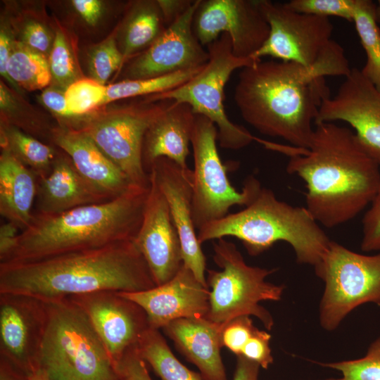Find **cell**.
<instances>
[{
	"label": "cell",
	"mask_w": 380,
	"mask_h": 380,
	"mask_svg": "<svg viewBox=\"0 0 380 380\" xmlns=\"http://www.w3.org/2000/svg\"><path fill=\"white\" fill-rule=\"evenodd\" d=\"M351 69L343 47L331 40L309 67L260 60L241 69L234 99L243 119L258 132L307 148L322 101L329 96L325 77H345Z\"/></svg>",
	"instance_id": "cell-1"
},
{
	"label": "cell",
	"mask_w": 380,
	"mask_h": 380,
	"mask_svg": "<svg viewBox=\"0 0 380 380\" xmlns=\"http://www.w3.org/2000/svg\"><path fill=\"white\" fill-rule=\"evenodd\" d=\"M286 172L305 184V208L327 228L355 218L374 199L380 166L354 132L335 122L315 123L307 148L292 147Z\"/></svg>",
	"instance_id": "cell-2"
},
{
	"label": "cell",
	"mask_w": 380,
	"mask_h": 380,
	"mask_svg": "<svg viewBox=\"0 0 380 380\" xmlns=\"http://www.w3.org/2000/svg\"><path fill=\"white\" fill-rule=\"evenodd\" d=\"M156 286L134 239L29 262L0 263V293L45 302L99 291L137 292Z\"/></svg>",
	"instance_id": "cell-3"
},
{
	"label": "cell",
	"mask_w": 380,
	"mask_h": 380,
	"mask_svg": "<svg viewBox=\"0 0 380 380\" xmlns=\"http://www.w3.org/2000/svg\"><path fill=\"white\" fill-rule=\"evenodd\" d=\"M148 189L149 186L132 185L121 196L101 203L57 214L34 212L4 262L34 261L134 239Z\"/></svg>",
	"instance_id": "cell-4"
},
{
	"label": "cell",
	"mask_w": 380,
	"mask_h": 380,
	"mask_svg": "<svg viewBox=\"0 0 380 380\" xmlns=\"http://www.w3.org/2000/svg\"><path fill=\"white\" fill-rule=\"evenodd\" d=\"M226 236L240 240L253 256L278 241L286 242L293 248L299 264L314 267L331 241L305 207L280 201L271 189L264 187L243 209L203 225L197 233L201 244Z\"/></svg>",
	"instance_id": "cell-5"
},
{
	"label": "cell",
	"mask_w": 380,
	"mask_h": 380,
	"mask_svg": "<svg viewBox=\"0 0 380 380\" xmlns=\"http://www.w3.org/2000/svg\"><path fill=\"white\" fill-rule=\"evenodd\" d=\"M39 368L49 380H121L85 312L69 298L46 302Z\"/></svg>",
	"instance_id": "cell-6"
},
{
	"label": "cell",
	"mask_w": 380,
	"mask_h": 380,
	"mask_svg": "<svg viewBox=\"0 0 380 380\" xmlns=\"http://www.w3.org/2000/svg\"><path fill=\"white\" fill-rule=\"evenodd\" d=\"M213 260L221 270H207L206 281L211 290L205 318L223 324L238 317L253 315L270 330L273 318L259 303L281 298L284 286L266 281L276 269L247 265L235 244L224 238L213 242Z\"/></svg>",
	"instance_id": "cell-7"
},
{
	"label": "cell",
	"mask_w": 380,
	"mask_h": 380,
	"mask_svg": "<svg viewBox=\"0 0 380 380\" xmlns=\"http://www.w3.org/2000/svg\"><path fill=\"white\" fill-rule=\"evenodd\" d=\"M207 50L209 60L199 72L172 89L152 94L151 101L170 100L189 105L194 114L203 115L215 124L220 147L241 149L255 141L256 137L243 126L229 120L224 106V90L235 70L253 65L257 61L235 56L227 33L208 44Z\"/></svg>",
	"instance_id": "cell-8"
},
{
	"label": "cell",
	"mask_w": 380,
	"mask_h": 380,
	"mask_svg": "<svg viewBox=\"0 0 380 380\" xmlns=\"http://www.w3.org/2000/svg\"><path fill=\"white\" fill-rule=\"evenodd\" d=\"M217 141L215 124L206 117L195 114L191 145L194 157L192 213L197 230L226 216L234 205L247 206L262 189L253 176L246 179L241 191L232 185Z\"/></svg>",
	"instance_id": "cell-9"
},
{
	"label": "cell",
	"mask_w": 380,
	"mask_h": 380,
	"mask_svg": "<svg viewBox=\"0 0 380 380\" xmlns=\"http://www.w3.org/2000/svg\"><path fill=\"white\" fill-rule=\"evenodd\" d=\"M315 271L325 284L319 304V322L324 329L334 330L360 305H380V252L360 254L331 241Z\"/></svg>",
	"instance_id": "cell-10"
},
{
	"label": "cell",
	"mask_w": 380,
	"mask_h": 380,
	"mask_svg": "<svg viewBox=\"0 0 380 380\" xmlns=\"http://www.w3.org/2000/svg\"><path fill=\"white\" fill-rule=\"evenodd\" d=\"M171 102L162 100L158 104L127 106L95 118L78 130L86 134L132 184L148 187L150 177L142 160L144 136Z\"/></svg>",
	"instance_id": "cell-11"
},
{
	"label": "cell",
	"mask_w": 380,
	"mask_h": 380,
	"mask_svg": "<svg viewBox=\"0 0 380 380\" xmlns=\"http://www.w3.org/2000/svg\"><path fill=\"white\" fill-rule=\"evenodd\" d=\"M258 2L270 34L251 58L258 61L270 56L307 67L314 65L332 40L334 26L329 18L291 11L284 3Z\"/></svg>",
	"instance_id": "cell-12"
},
{
	"label": "cell",
	"mask_w": 380,
	"mask_h": 380,
	"mask_svg": "<svg viewBox=\"0 0 380 380\" xmlns=\"http://www.w3.org/2000/svg\"><path fill=\"white\" fill-rule=\"evenodd\" d=\"M193 31L203 46L227 33L233 54L252 58L268 38L270 25L258 0H200L194 15Z\"/></svg>",
	"instance_id": "cell-13"
},
{
	"label": "cell",
	"mask_w": 380,
	"mask_h": 380,
	"mask_svg": "<svg viewBox=\"0 0 380 380\" xmlns=\"http://www.w3.org/2000/svg\"><path fill=\"white\" fill-rule=\"evenodd\" d=\"M68 298L87 315L115 369L150 327L144 310L118 291H99Z\"/></svg>",
	"instance_id": "cell-14"
},
{
	"label": "cell",
	"mask_w": 380,
	"mask_h": 380,
	"mask_svg": "<svg viewBox=\"0 0 380 380\" xmlns=\"http://www.w3.org/2000/svg\"><path fill=\"white\" fill-rule=\"evenodd\" d=\"M47 321L45 301L28 295L0 293V357L28 375L39 369Z\"/></svg>",
	"instance_id": "cell-15"
},
{
	"label": "cell",
	"mask_w": 380,
	"mask_h": 380,
	"mask_svg": "<svg viewBox=\"0 0 380 380\" xmlns=\"http://www.w3.org/2000/svg\"><path fill=\"white\" fill-rule=\"evenodd\" d=\"M200 0L191 6L128 65L126 80H144L197 69L209 60L208 50L193 31V18Z\"/></svg>",
	"instance_id": "cell-16"
},
{
	"label": "cell",
	"mask_w": 380,
	"mask_h": 380,
	"mask_svg": "<svg viewBox=\"0 0 380 380\" xmlns=\"http://www.w3.org/2000/svg\"><path fill=\"white\" fill-rule=\"evenodd\" d=\"M341 120L349 124L360 145L380 166V92L352 68L336 94L323 99L315 123Z\"/></svg>",
	"instance_id": "cell-17"
},
{
	"label": "cell",
	"mask_w": 380,
	"mask_h": 380,
	"mask_svg": "<svg viewBox=\"0 0 380 380\" xmlns=\"http://www.w3.org/2000/svg\"><path fill=\"white\" fill-rule=\"evenodd\" d=\"M143 218L134 240L145 259L156 286L162 285L178 272L183 265L180 239L167 201L153 176Z\"/></svg>",
	"instance_id": "cell-18"
},
{
	"label": "cell",
	"mask_w": 380,
	"mask_h": 380,
	"mask_svg": "<svg viewBox=\"0 0 380 380\" xmlns=\"http://www.w3.org/2000/svg\"><path fill=\"white\" fill-rule=\"evenodd\" d=\"M149 173L155 178L168 204L180 239L183 263L201 284L208 286L205 277V257L193 220L192 170L182 167L167 158H160L153 163Z\"/></svg>",
	"instance_id": "cell-19"
},
{
	"label": "cell",
	"mask_w": 380,
	"mask_h": 380,
	"mask_svg": "<svg viewBox=\"0 0 380 380\" xmlns=\"http://www.w3.org/2000/svg\"><path fill=\"white\" fill-rule=\"evenodd\" d=\"M146 312L150 328L163 329L181 318L205 317L209 310L210 290L184 263L169 281L137 292H119Z\"/></svg>",
	"instance_id": "cell-20"
},
{
	"label": "cell",
	"mask_w": 380,
	"mask_h": 380,
	"mask_svg": "<svg viewBox=\"0 0 380 380\" xmlns=\"http://www.w3.org/2000/svg\"><path fill=\"white\" fill-rule=\"evenodd\" d=\"M53 141L68 156L80 175L108 200L121 196L134 185L83 132L57 129Z\"/></svg>",
	"instance_id": "cell-21"
},
{
	"label": "cell",
	"mask_w": 380,
	"mask_h": 380,
	"mask_svg": "<svg viewBox=\"0 0 380 380\" xmlns=\"http://www.w3.org/2000/svg\"><path fill=\"white\" fill-rule=\"evenodd\" d=\"M195 114L191 106L173 101L152 122L146 132L142 160L146 172L160 158H167L182 167L186 158L194 130Z\"/></svg>",
	"instance_id": "cell-22"
},
{
	"label": "cell",
	"mask_w": 380,
	"mask_h": 380,
	"mask_svg": "<svg viewBox=\"0 0 380 380\" xmlns=\"http://www.w3.org/2000/svg\"><path fill=\"white\" fill-rule=\"evenodd\" d=\"M221 324L205 317L173 320L162 329L206 380H227L220 355Z\"/></svg>",
	"instance_id": "cell-23"
},
{
	"label": "cell",
	"mask_w": 380,
	"mask_h": 380,
	"mask_svg": "<svg viewBox=\"0 0 380 380\" xmlns=\"http://www.w3.org/2000/svg\"><path fill=\"white\" fill-rule=\"evenodd\" d=\"M37 200V213L43 214L109 201L80 175L69 157H56L50 172L38 179Z\"/></svg>",
	"instance_id": "cell-24"
},
{
	"label": "cell",
	"mask_w": 380,
	"mask_h": 380,
	"mask_svg": "<svg viewBox=\"0 0 380 380\" xmlns=\"http://www.w3.org/2000/svg\"><path fill=\"white\" fill-rule=\"evenodd\" d=\"M38 178L8 149L0 156V214L22 231L30 223Z\"/></svg>",
	"instance_id": "cell-25"
},
{
	"label": "cell",
	"mask_w": 380,
	"mask_h": 380,
	"mask_svg": "<svg viewBox=\"0 0 380 380\" xmlns=\"http://www.w3.org/2000/svg\"><path fill=\"white\" fill-rule=\"evenodd\" d=\"M166 28L158 1L137 3L122 30L123 63L137 52L146 50Z\"/></svg>",
	"instance_id": "cell-26"
},
{
	"label": "cell",
	"mask_w": 380,
	"mask_h": 380,
	"mask_svg": "<svg viewBox=\"0 0 380 380\" xmlns=\"http://www.w3.org/2000/svg\"><path fill=\"white\" fill-rule=\"evenodd\" d=\"M136 350L161 380H206L179 362L159 329L149 327L139 340Z\"/></svg>",
	"instance_id": "cell-27"
},
{
	"label": "cell",
	"mask_w": 380,
	"mask_h": 380,
	"mask_svg": "<svg viewBox=\"0 0 380 380\" xmlns=\"http://www.w3.org/2000/svg\"><path fill=\"white\" fill-rule=\"evenodd\" d=\"M7 73L15 85L27 91L42 89L52 80L46 56L22 42H13Z\"/></svg>",
	"instance_id": "cell-28"
},
{
	"label": "cell",
	"mask_w": 380,
	"mask_h": 380,
	"mask_svg": "<svg viewBox=\"0 0 380 380\" xmlns=\"http://www.w3.org/2000/svg\"><path fill=\"white\" fill-rule=\"evenodd\" d=\"M1 146L33 171L38 179L50 172L56 158L51 146L11 125L1 127Z\"/></svg>",
	"instance_id": "cell-29"
},
{
	"label": "cell",
	"mask_w": 380,
	"mask_h": 380,
	"mask_svg": "<svg viewBox=\"0 0 380 380\" xmlns=\"http://www.w3.org/2000/svg\"><path fill=\"white\" fill-rule=\"evenodd\" d=\"M375 3L355 0L353 22L366 53L362 74L380 92V29L374 20Z\"/></svg>",
	"instance_id": "cell-30"
},
{
	"label": "cell",
	"mask_w": 380,
	"mask_h": 380,
	"mask_svg": "<svg viewBox=\"0 0 380 380\" xmlns=\"http://www.w3.org/2000/svg\"><path fill=\"white\" fill-rule=\"evenodd\" d=\"M204 66L159 77L125 80L110 84L106 86L105 104L119 99L142 95H152L172 89L191 79Z\"/></svg>",
	"instance_id": "cell-31"
},
{
	"label": "cell",
	"mask_w": 380,
	"mask_h": 380,
	"mask_svg": "<svg viewBox=\"0 0 380 380\" xmlns=\"http://www.w3.org/2000/svg\"><path fill=\"white\" fill-rule=\"evenodd\" d=\"M106 86L91 78L79 79L65 90L68 109L72 116L85 114L105 104Z\"/></svg>",
	"instance_id": "cell-32"
},
{
	"label": "cell",
	"mask_w": 380,
	"mask_h": 380,
	"mask_svg": "<svg viewBox=\"0 0 380 380\" xmlns=\"http://www.w3.org/2000/svg\"><path fill=\"white\" fill-rule=\"evenodd\" d=\"M321 365L341 372L342 377L335 380H380V337L362 358Z\"/></svg>",
	"instance_id": "cell-33"
},
{
	"label": "cell",
	"mask_w": 380,
	"mask_h": 380,
	"mask_svg": "<svg viewBox=\"0 0 380 380\" xmlns=\"http://www.w3.org/2000/svg\"><path fill=\"white\" fill-rule=\"evenodd\" d=\"M48 62L52 80L64 91L80 79L68 42L61 30L55 34Z\"/></svg>",
	"instance_id": "cell-34"
},
{
	"label": "cell",
	"mask_w": 380,
	"mask_h": 380,
	"mask_svg": "<svg viewBox=\"0 0 380 380\" xmlns=\"http://www.w3.org/2000/svg\"><path fill=\"white\" fill-rule=\"evenodd\" d=\"M123 64L121 50L113 37L106 39L91 51L89 71L94 81L104 85L112 74Z\"/></svg>",
	"instance_id": "cell-35"
},
{
	"label": "cell",
	"mask_w": 380,
	"mask_h": 380,
	"mask_svg": "<svg viewBox=\"0 0 380 380\" xmlns=\"http://www.w3.org/2000/svg\"><path fill=\"white\" fill-rule=\"evenodd\" d=\"M355 0H291L284 3L290 10L319 17H338L353 22Z\"/></svg>",
	"instance_id": "cell-36"
},
{
	"label": "cell",
	"mask_w": 380,
	"mask_h": 380,
	"mask_svg": "<svg viewBox=\"0 0 380 380\" xmlns=\"http://www.w3.org/2000/svg\"><path fill=\"white\" fill-rule=\"evenodd\" d=\"M222 347H226L236 356L253 336L257 328L249 316H241L221 324Z\"/></svg>",
	"instance_id": "cell-37"
},
{
	"label": "cell",
	"mask_w": 380,
	"mask_h": 380,
	"mask_svg": "<svg viewBox=\"0 0 380 380\" xmlns=\"http://www.w3.org/2000/svg\"><path fill=\"white\" fill-rule=\"evenodd\" d=\"M360 248L364 252L380 251V185L362 219Z\"/></svg>",
	"instance_id": "cell-38"
},
{
	"label": "cell",
	"mask_w": 380,
	"mask_h": 380,
	"mask_svg": "<svg viewBox=\"0 0 380 380\" xmlns=\"http://www.w3.org/2000/svg\"><path fill=\"white\" fill-rule=\"evenodd\" d=\"M271 335L257 328L253 336L243 348L240 355L267 369L273 362L270 347Z\"/></svg>",
	"instance_id": "cell-39"
},
{
	"label": "cell",
	"mask_w": 380,
	"mask_h": 380,
	"mask_svg": "<svg viewBox=\"0 0 380 380\" xmlns=\"http://www.w3.org/2000/svg\"><path fill=\"white\" fill-rule=\"evenodd\" d=\"M22 42L29 48L44 55L49 56L53 42L47 29L40 23L30 21L22 31Z\"/></svg>",
	"instance_id": "cell-40"
},
{
	"label": "cell",
	"mask_w": 380,
	"mask_h": 380,
	"mask_svg": "<svg viewBox=\"0 0 380 380\" xmlns=\"http://www.w3.org/2000/svg\"><path fill=\"white\" fill-rule=\"evenodd\" d=\"M121 380H152L146 362L136 349L127 352L116 367Z\"/></svg>",
	"instance_id": "cell-41"
},
{
	"label": "cell",
	"mask_w": 380,
	"mask_h": 380,
	"mask_svg": "<svg viewBox=\"0 0 380 380\" xmlns=\"http://www.w3.org/2000/svg\"><path fill=\"white\" fill-rule=\"evenodd\" d=\"M20 228L14 223L7 221L0 226V263L8 260L15 249Z\"/></svg>",
	"instance_id": "cell-42"
},
{
	"label": "cell",
	"mask_w": 380,
	"mask_h": 380,
	"mask_svg": "<svg viewBox=\"0 0 380 380\" xmlns=\"http://www.w3.org/2000/svg\"><path fill=\"white\" fill-rule=\"evenodd\" d=\"M43 103L55 114L71 117L66 103L65 91L54 88L44 89L41 96Z\"/></svg>",
	"instance_id": "cell-43"
},
{
	"label": "cell",
	"mask_w": 380,
	"mask_h": 380,
	"mask_svg": "<svg viewBox=\"0 0 380 380\" xmlns=\"http://www.w3.org/2000/svg\"><path fill=\"white\" fill-rule=\"evenodd\" d=\"M194 1V0L158 1L167 27L181 17Z\"/></svg>",
	"instance_id": "cell-44"
},
{
	"label": "cell",
	"mask_w": 380,
	"mask_h": 380,
	"mask_svg": "<svg viewBox=\"0 0 380 380\" xmlns=\"http://www.w3.org/2000/svg\"><path fill=\"white\" fill-rule=\"evenodd\" d=\"M72 4L81 18L90 25H94L101 15L103 4L100 1L73 0Z\"/></svg>",
	"instance_id": "cell-45"
},
{
	"label": "cell",
	"mask_w": 380,
	"mask_h": 380,
	"mask_svg": "<svg viewBox=\"0 0 380 380\" xmlns=\"http://www.w3.org/2000/svg\"><path fill=\"white\" fill-rule=\"evenodd\" d=\"M260 367L258 363L239 355L232 380H258Z\"/></svg>",
	"instance_id": "cell-46"
},
{
	"label": "cell",
	"mask_w": 380,
	"mask_h": 380,
	"mask_svg": "<svg viewBox=\"0 0 380 380\" xmlns=\"http://www.w3.org/2000/svg\"><path fill=\"white\" fill-rule=\"evenodd\" d=\"M13 41L8 34L3 29L0 32V73L10 84L16 88L7 73V65L11 54Z\"/></svg>",
	"instance_id": "cell-47"
},
{
	"label": "cell",
	"mask_w": 380,
	"mask_h": 380,
	"mask_svg": "<svg viewBox=\"0 0 380 380\" xmlns=\"http://www.w3.org/2000/svg\"><path fill=\"white\" fill-rule=\"evenodd\" d=\"M29 375L12 362L0 357V380H28Z\"/></svg>",
	"instance_id": "cell-48"
},
{
	"label": "cell",
	"mask_w": 380,
	"mask_h": 380,
	"mask_svg": "<svg viewBox=\"0 0 380 380\" xmlns=\"http://www.w3.org/2000/svg\"><path fill=\"white\" fill-rule=\"evenodd\" d=\"M13 105V99L8 90L5 85L1 82L0 84V106L4 110H8Z\"/></svg>",
	"instance_id": "cell-49"
},
{
	"label": "cell",
	"mask_w": 380,
	"mask_h": 380,
	"mask_svg": "<svg viewBox=\"0 0 380 380\" xmlns=\"http://www.w3.org/2000/svg\"><path fill=\"white\" fill-rule=\"evenodd\" d=\"M28 380H49L46 374L39 368L29 375Z\"/></svg>",
	"instance_id": "cell-50"
},
{
	"label": "cell",
	"mask_w": 380,
	"mask_h": 380,
	"mask_svg": "<svg viewBox=\"0 0 380 380\" xmlns=\"http://www.w3.org/2000/svg\"><path fill=\"white\" fill-rule=\"evenodd\" d=\"M374 20L378 25H380V0L377 1V3L375 4L374 13Z\"/></svg>",
	"instance_id": "cell-51"
},
{
	"label": "cell",
	"mask_w": 380,
	"mask_h": 380,
	"mask_svg": "<svg viewBox=\"0 0 380 380\" xmlns=\"http://www.w3.org/2000/svg\"><path fill=\"white\" fill-rule=\"evenodd\" d=\"M331 380H335V379H331Z\"/></svg>",
	"instance_id": "cell-52"
}]
</instances>
